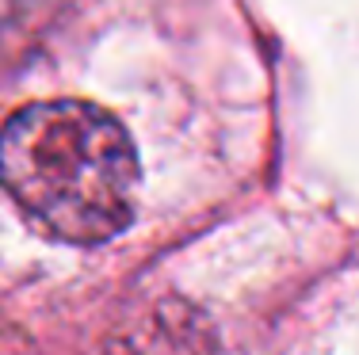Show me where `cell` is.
Instances as JSON below:
<instances>
[{
	"mask_svg": "<svg viewBox=\"0 0 359 355\" xmlns=\"http://www.w3.org/2000/svg\"><path fill=\"white\" fill-rule=\"evenodd\" d=\"M0 188L57 241L100 244L123 233L138 199V153L107 111L50 99L0 130Z\"/></svg>",
	"mask_w": 359,
	"mask_h": 355,
	"instance_id": "1",
	"label": "cell"
}]
</instances>
